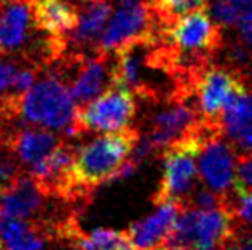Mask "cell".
Listing matches in <instances>:
<instances>
[{
  "label": "cell",
  "instance_id": "obj_1",
  "mask_svg": "<svg viewBox=\"0 0 252 250\" xmlns=\"http://www.w3.org/2000/svg\"><path fill=\"white\" fill-rule=\"evenodd\" d=\"M137 140L139 129L129 126L78 145L72 164V179L75 185L90 194L97 185L115 180Z\"/></svg>",
  "mask_w": 252,
  "mask_h": 250
},
{
  "label": "cell",
  "instance_id": "obj_2",
  "mask_svg": "<svg viewBox=\"0 0 252 250\" xmlns=\"http://www.w3.org/2000/svg\"><path fill=\"white\" fill-rule=\"evenodd\" d=\"M75 113L77 107L67 86L48 70H40L18 104V120L23 124L64 133L67 139H72Z\"/></svg>",
  "mask_w": 252,
  "mask_h": 250
},
{
  "label": "cell",
  "instance_id": "obj_3",
  "mask_svg": "<svg viewBox=\"0 0 252 250\" xmlns=\"http://www.w3.org/2000/svg\"><path fill=\"white\" fill-rule=\"evenodd\" d=\"M216 131H220L219 123L206 120L195 134L174 142L161 151L163 177L160 187L152 196L155 206L163 202H177L182 207L185 206L190 194L200 185L196 167L198 151L203 140Z\"/></svg>",
  "mask_w": 252,
  "mask_h": 250
},
{
  "label": "cell",
  "instance_id": "obj_4",
  "mask_svg": "<svg viewBox=\"0 0 252 250\" xmlns=\"http://www.w3.org/2000/svg\"><path fill=\"white\" fill-rule=\"evenodd\" d=\"M136 96L120 84H112L96 99L77 109L72 139L91 133H114L136 120Z\"/></svg>",
  "mask_w": 252,
  "mask_h": 250
},
{
  "label": "cell",
  "instance_id": "obj_5",
  "mask_svg": "<svg viewBox=\"0 0 252 250\" xmlns=\"http://www.w3.org/2000/svg\"><path fill=\"white\" fill-rule=\"evenodd\" d=\"M150 105L154 109L147 115L145 131L141 134L149 140L155 155H161L174 142L195 134L206 121L198 111L193 97H174Z\"/></svg>",
  "mask_w": 252,
  "mask_h": 250
},
{
  "label": "cell",
  "instance_id": "obj_6",
  "mask_svg": "<svg viewBox=\"0 0 252 250\" xmlns=\"http://www.w3.org/2000/svg\"><path fill=\"white\" fill-rule=\"evenodd\" d=\"M161 40L179 55L212 62L223 43L222 28L209 18L206 8L190 11L161 30Z\"/></svg>",
  "mask_w": 252,
  "mask_h": 250
},
{
  "label": "cell",
  "instance_id": "obj_7",
  "mask_svg": "<svg viewBox=\"0 0 252 250\" xmlns=\"http://www.w3.org/2000/svg\"><path fill=\"white\" fill-rule=\"evenodd\" d=\"M163 23L147 0H128L118 6L105 24L96 51L115 53L123 45L145 37H157Z\"/></svg>",
  "mask_w": 252,
  "mask_h": 250
},
{
  "label": "cell",
  "instance_id": "obj_8",
  "mask_svg": "<svg viewBox=\"0 0 252 250\" xmlns=\"http://www.w3.org/2000/svg\"><path fill=\"white\" fill-rule=\"evenodd\" d=\"M236 151L222 131L209 134L198 151V177L211 192L227 194L235 185Z\"/></svg>",
  "mask_w": 252,
  "mask_h": 250
},
{
  "label": "cell",
  "instance_id": "obj_9",
  "mask_svg": "<svg viewBox=\"0 0 252 250\" xmlns=\"http://www.w3.org/2000/svg\"><path fill=\"white\" fill-rule=\"evenodd\" d=\"M249 77L228 69L222 64H209L198 75L193 88V99L204 120L219 121V115L230 93Z\"/></svg>",
  "mask_w": 252,
  "mask_h": 250
},
{
  "label": "cell",
  "instance_id": "obj_10",
  "mask_svg": "<svg viewBox=\"0 0 252 250\" xmlns=\"http://www.w3.org/2000/svg\"><path fill=\"white\" fill-rule=\"evenodd\" d=\"M252 107L249 82H243L231 91L219 115V126L238 155L251 153Z\"/></svg>",
  "mask_w": 252,
  "mask_h": 250
},
{
  "label": "cell",
  "instance_id": "obj_11",
  "mask_svg": "<svg viewBox=\"0 0 252 250\" xmlns=\"http://www.w3.org/2000/svg\"><path fill=\"white\" fill-rule=\"evenodd\" d=\"M182 209L184 207L177 202L158 204L154 214L134 222L123 231L128 247L131 250H158L168 246L171 231Z\"/></svg>",
  "mask_w": 252,
  "mask_h": 250
},
{
  "label": "cell",
  "instance_id": "obj_12",
  "mask_svg": "<svg viewBox=\"0 0 252 250\" xmlns=\"http://www.w3.org/2000/svg\"><path fill=\"white\" fill-rule=\"evenodd\" d=\"M0 8V55L19 57L35 32L31 0H8Z\"/></svg>",
  "mask_w": 252,
  "mask_h": 250
},
{
  "label": "cell",
  "instance_id": "obj_13",
  "mask_svg": "<svg viewBox=\"0 0 252 250\" xmlns=\"http://www.w3.org/2000/svg\"><path fill=\"white\" fill-rule=\"evenodd\" d=\"M32 23L37 30L65 42L78 23V5L72 0H31Z\"/></svg>",
  "mask_w": 252,
  "mask_h": 250
},
{
  "label": "cell",
  "instance_id": "obj_14",
  "mask_svg": "<svg viewBox=\"0 0 252 250\" xmlns=\"http://www.w3.org/2000/svg\"><path fill=\"white\" fill-rule=\"evenodd\" d=\"M112 15L110 0H85L78 5L77 28L67 37V50L72 53L96 51L102 30Z\"/></svg>",
  "mask_w": 252,
  "mask_h": 250
},
{
  "label": "cell",
  "instance_id": "obj_15",
  "mask_svg": "<svg viewBox=\"0 0 252 250\" xmlns=\"http://www.w3.org/2000/svg\"><path fill=\"white\" fill-rule=\"evenodd\" d=\"M64 139L56 133L43 128H23L11 129L6 136L3 145L8 147L23 166L29 167L31 164L43 160L50 155Z\"/></svg>",
  "mask_w": 252,
  "mask_h": 250
},
{
  "label": "cell",
  "instance_id": "obj_16",
  "mask_svg": "<svg viewBox=\"0 0 252 250\" xmlns=\"http://www.w3.org/2000/svg\"><path fill=\"white\" fill-rule=\"evenodd\" d=\"M53 241L42 223L0 217V244L5 250H46Z\"/></svg>",
  "mask_w": 252,
  "mask_h": 250
},
{
  "label": "cell",
  "instance_id": "obj_17",
  "mask_svg": "<svg viewBox=\"0 0 252 250\" xmlns=\"http://www.w3.org/2000/svg\"><path fill=\"white\" fill-rule=\"evenodd\" d=\"M206 11L220 28H236L251 15V0H206Z\"/></svg>",
  "mask_w": 252,
  "mask_h": 250
},
{
  "label": "cell",
  "instance_id": "obj_18",
  "mask_svg": "<svg viewBox=\"0 0 252 250\" xmlns=\"http://www.w3.org/2000/svg\"><path fill=\"white\" fill-rule=\"evenodd\" d=\"M77 250H123L128 247L123 231L96 229L90 234H80L74 242Z\"/></svg>",
  "mask_w": 252,
  "mask_h": 250
},
{
  "label": "cell",
  "instance_id": "obj_19",
  "mask_svg": "<svg viewBox=\"0 0 252 250\" xmlns=\"http://www.w3.org/2000/svg\"><path fill=\"white\" fill-rule=\"evenodd\" d=\"M147 2L163 24H171L174 19L190 11L206 8V0H147Z\"/></svg>",
  "mask_w": 252,
  "mask_h": 250
},
{
  "label": "cell",
  "instance_id": "obj_20",
  "mask_svg": "<svg viewBox=\"0 0 252 250\" xmlns=\"http://www.w3.org/2000/svg\"><path fill=\"white\" fill-rule=\"evenodd\" d=\"M19 70L18 57H0V101L8 99L13 78Z\"/></svg>",
  "mask_w": 252,
  "mask_h": 250
},
{
  "label": "cell",
  "instance_id": "obj_21",
  "mask_svg": "<svg viewBox=\"0 0 252 250\" xmlns=\"http://www.w3.org/2000/svg\"><path fill=\"white\" fill-rule=\"evenodd\" d=\"M235 185H240L246 190L252 187V160L251 153L236 155L235 164Z\"/></svg>",
  "mask_w": 252,
  "mask_h": 250
},
{
  "label": "cell",
  "instance_id": "obj_22",
  "mask_svg": "<svg viewBox=\"0 0 252 250\" xmlns=\"http://www.w3.org/2000/svg\"><path fill=\"white\" fill-rule=\"evenodd\" d=\"M219 250H252L249 228H240L223 242Z\"/></svg>",
  "mask_w": 252,
  "mask_h": 250
},
{
  "label": "cell",
  "instance_id": "obj_23",
  "mask_svg": "<svg viewBox=\"0 0 252 250\" xmlns=\"http://www.w3.org/2000/svg\"><path fill=\"white\" fill-rule=\"evenodd\" d=\"M72 2H75V3H77V2H80V3H82V2H85V0H72Z\"/></svg>",
  "mask_w": 252,
  "mask_h": 250
},
{
  "label": "cell",
  "instance_id": "obj_24",
  "mask_svg": "<svg viewBox=\"0 0 252 250\" xmlns=\"http://www.w3.org/2000/svg\"><path fill=\"white\" fill-rule=\"evenodd\" d=\"M5 2H8V0H0V5H2V3H5Z\"/></svg>",
  "mask_w": 252,
  "mask_h": 250
},
{
  "label": "cell",
  "instance_id": "obj_25",
  "mask_svg": "<svg viewBox=\"0 0 252 250\" xmlns=\"http://www.w3.org/2000/svg\"><path fill=\"white\" fill-rule=\"evenodd\" d=\"M115 2H128V0H115Z\"/></svg>",
  "mask_w": 252,
  "mask_h": 250
},
{
  "label": "cell",
  "instance_id": "obj_26",
  "mask_svg": "<svg viewBox=\"0 0 252 250\" xmlns=\"http://www.w3.org/2000/svg\"><path fill=\"white\" fill-rule=\"evenodd\" d=\"M2 193H3V190H2V188H0V196H2Z\"/></svg>",
  "mask_w": 252,
  "mask_h": 250
},
{
  "label": "cell",
  "instance_id": "obj_27",
  "mask_svg": "<svg viewBox=\"0 0 252 250\" xmlns=\"http://www.w3.org/2000/svg\"><path fill=\"white\" fill-rule=\"evenodd\" d=\"M0 250H5V249H3V247H2V244H0Z\"/></svg>",
  "mask_w": 252,
  "mask_h": 250
},
{
  "label": "cell",
  "instance_id": "obj_28",
  "mask_svg": "<svg viewBox=\"0 0 252 250\" xmlns=\"http://www.w3.org/2000/svg\"><path fill=\"white\" fill-rule=\"evenodd\" d=\"M0 13H2V8H0Z\"/></svg>",
  "mask_w": 252,
  "mask_h": 250
}]
</instances>
